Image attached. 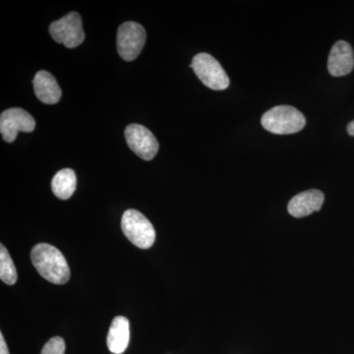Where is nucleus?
I'll list each match as a JSON object with an SVG mask.
<instances>
[{
	"label": "nucleus",
	"instance_id": "4468645a",
	"mask_svg": "<svg viewBox=\"0 0 354 354\" xmlns=\"http://www.w3.org/2000/svg\"><path fill=\"white\" fill-rule=\"evenodd\" d=\"M0 279L6 285L12 286L17 281V271L3 244L0 245Z\"/></svg>",
	"mask_w": 354,
	"mask_h": 354
},
{
	"label": "nucleus",
	"instance_id": "f8f14e48",
	"mask_svg": "<svg viewBox=\"0 0 354 354\" xmlns=\"http://www.w3.org/2000/svg\"><path fill=\"white\" fill-rule=\"evenodd\" d=\"M130 341V325L127 318L118 316L113 319L109 327L108 348L111 353L121 354L128 348Z\"/></svg>",
	"mask_w": 354,
	"mask_h": 354
},
{
	"label": "nucleus",
	"instance_id": "0eeeda50",
	"mask_svg": "<svg viewBox=\"0 0 354 354\" xmlns=\"http://www.w3.org/2000/svg\"><path fill=\"white\" fill-rule=\"evenodd\" d=\"M36 128L34 118L19 108L6 109L0 116V132L4 141L12 143L19 132H32Z\"/></svg>",
	"mask_w": 354,
	"mask_h": 354
},
{
	"label": "nucleus",
	"instance_id": "dca6fc26",
	"mask_svg": "<svg viewBox=\"0 0 354 354\" xmlns=\"http://www.w3.org/2000/svg\"><path fill=\"white\" fill-rule=\"evenodd\" d=\"M0 354H9L8 348H7L6 339H4L2 333H0Z\"/></svg>",
	"mask_w": 354,
	"mask_h": 354
},
{
	"label": "nucleus",
	"instance_id": "2eb2a0df",
	"mask_svg": "<svg viewBox=\"0 0 354 354\" xmlns=\"http://www.w3.org/2000/svg\"><path fill=\"white\" fill-rule=\"evenodd\" d=\"M65 342L62 337H55L44 344L41 354H64Z\"/></svg>",
	"mask_w": 354,
	"mask_h": 354
},
{
	"label": "nucleus",
	"instance_id": "f257e3e1",
	"mask_svg": "<svg viewBox=\"0 0 354 354\" xmlns=\"http://www.w3.org/2000/svg\"><path fill=\"white\" fill-rule=\"evenodd\" d=\"M31 260L39 274L50 283L64 285L69 281V266L57 247L48 243L38 244L32 249Z\"/></svg>",
	"mask_w": 354,
	"mask_h": 354
},
{
	"label": "nucleus",
	"instance_id": "f3484780",
	"mask_svg": "<svg viewBox=\"0 0 354 354\" xmlns=\"http://www.w3.org/2000/svg\"><path fill=\"white\" fill-rule=\"evenodd\" d=\"M346 130H348V133L351 136L354 137V120L348 123Z\"/></svg>",
	"mask_w": 354,
	"mask_h": 354
},
{
	"label": "nucleus",
	"instance_id": "7ed1b4c3",
	"mask_svg": "<svg viewBox=\"0 0 354 354\" xmlns=\"http://www.w3.org/2000/svg\"><path fill=\"white\" fill-rule=\"evenodd\" d=\"M121 228L128 241L141 249L151 248L155 243L156 230L143 214L137 209H129L121 218Z\"/></svg>",
	"mask_w": 354,
	"mask_h": 354
},
{
	"label": "nucleus",
	"instance_id": "39448f33",
	"mask_svg": "<svg viewBox=\"0 0 354 354\" xmlns=\"http://www.w3.org/2000/svg\"><path fill=\"white\" fill-rule=\"evenodd\" d=\"M147 35L143 26L136 22H125L118 28V50L125 62L136 59L145 46Z\"/></svg>",
	"mask_w": 354,
	"mask_h": 354
},
{
	"label": "nucleus",
	"instance_id": "9d476101",
	"mask_svg": "<svg viewBox=\"0 0 354 354\" xmlns=\"http://www.w3.org/2000/svg\"><path fill=\"white\" fill-rule=\"evenodd\" d=\"M325 200L320 190L310 189L299 193L288 205V211L295 218H304L314 212L320 211Z\"/></svg>",
	"mask_w": 354,
	"mask_h": 354
},
{
	"label": "nucleus",
	"instance_id": "1a4fd4ad",
	"mask_svg": "<svg viewBox=\"0 0 354 354\" xmlns=\"http://www.w3.org/2000/svg\"><path fill=\"white\" fill-rule=\"evenodd\" d=\"M354 67V53L348 41H339L333 46L328 58V70L334 77L348 75Z\"/></svg>",
	"mask_w": 354,
	"mask_h": 354
},
{
	"label": "nucleus",
	"instance_id": "f03ea898",
	"mask_svg": "<svg viewBox=\"0 0 354 354\" xmlns=\"http://www.w3.org/2000/svg\"><path fill=\"white\" fill-rule=\"evenodd\" d=\"M267 131L278 135L295 134L306 124L304 113L290 106H274L266 111L261 118Z\"/></svg>",
	"mask_w": 354,
	"mask_h": 354
},
{
	"label": "nucleus",
	"instance_id": "6e6552de",
	"mask_svg": "<svg viewBox=\"0 0 354 354\" xmlns=\"http://www.w3.org/2000/svg\"><path fill=\"white\" fill-rule=\"evenodd\" d=\"M124 135L128 147L142 160H151L157 155L158 142L148 128L130 124L125 129Z\"/></svg>",
	"mask_w": 354,
	"mask_h": 354
},
{
	"label": "nucleus",
	"instance_id": "9b49d317",
	"mask_svg": "<svg viewBox=\"0 0 354 354\" xmlns=\"http://www.w3.org/2000/svg\"><path fill=\"white\" fill-rule=\"evenodd\" d=\"M35 94L39 101L46 104H55L62 99V92L57 79L48 71H39L35 76Z\"/></svg>",
	"mask_w": 354,
	"mask_h": 354
},
{
	"label": "nucleus",
	"instance_id": "ddd939ff",
	"mask_svg": "<svg viewBox=\"0 0 354 354\" xmlns=\"http://www.w3.org/2000/svg\"><path fill=\"white\" fill-rule=\"evenodd\" d=\"M77 178L75 172L71 169H62L55 174L51 181L53 194L62 200L69 199L76 190Z\"/></svg>",
	"mask_w": 354,
	"mask_h": 354
},
{
	"label": "nucleus",
	"instance_id": "423d86ee",
	"mask_svg": "<svg viewBox=\"0 0 354 354\" xmlns=\"http://www.w3.org/2000/svg\"><path fill=\"white\" fill-rule=\"evenodd\" d=\"M50 32L57 43L64 44L68 48H77L85 39L82 19L77 12L67 14L62 19L51 23Z\"/></svg>",
	"mask_w": 354,
	"mask_h": 354
},
{
	"label": "nucleus",
	"instance_id": "20e7f679",
	"mask_svg": "<svg viewBox=\"0 0 354 354\" xmlns=\"http://www.w3.org/2000/svg\"><path fill=\"white\" fill-rule=\"evenodd\" d=\"M191 68L207 87L215 91H223L230 86V78L220 62L209 53H198L192 59Z\"/></svg>",
	"mask_w": 354,
	"mask_h": 354
}]
</instances>
